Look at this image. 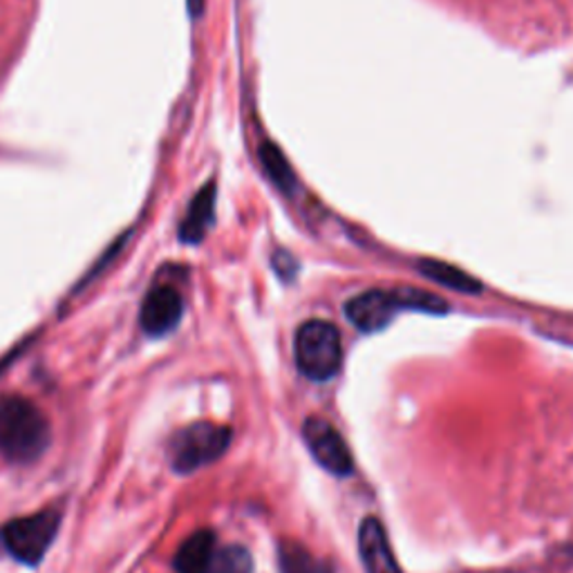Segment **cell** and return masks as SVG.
Here are the masks:
<instances>
[{"mask_svg": "<svg viewBox=\"0 0 573 573\" xmlns=\"http://www.w3.org/2000/svg\"><path fill=\"white\" fill-rule=\"evenodd\" d=\"M48 446L50 425L39 408L23 397L0 399V455L14 463H29Z\"/></svg>", "mask_w": 573, "mask_h": 573, "instance_id": "obj_1", "label": "cell"}, {"mask_svg": "<svg viewBox=\"0 0 573 573\" xmlns=\"http://www.w3.org/2000/svg\"><path fill=\"white\" fill-rule=\"evenodd\" d=\"M296 366L311 381L332 379L343 364L339 330L328 320H307L296 332Z\"/></svg>", "mask_w": 573, "mask_h": 573, "instance_id": "obj_2", "label": "cell"}, {"mask_svg": "<svg viewBox=\"0 0 573 573\" xmlns=\"http://www.w3.org/2000/svg\"><path fill=\"white\" fill-rule=\"evenodd\" d=\"M231 444V428L198 421L179 433L170 442V463L177 473L189 475L202 466L220 459Z\"/></svg>", "mask_w": 573, "mask_h": 573, "instance_id": "obj_3", "label": "cell"}, {"mask_svg": "<svg viewBox=\"0 0 573 573\" xmlns=\"http://www.w3.org/2000/svg\"><path fill=\"white\" fill-rule=\"evenodd\" d=\"M59 524V511L34 513L5 524L3 531H0V540H3L5 551L18 562L39 564L56 537Z\"/></svg>", "mask_w": 573, "mask_h": 573, "instance_id": "obj_4", "label": "cell"}, {"mask_svg": "<svg viewBox=\"0 0 573 573\" xmlns=\"http://www.w3.org/2000/svg\"><path fill=\"white\" fill-rule=\"evenodd\" d=\"M303 440L311 457L336 478H347L354 469L352 453L345 446L339 430L320 417H309L303 425Z\"/></svg>", "mask_w": 573, "mask_h": 573, "instance_id": "obj_5", "label": "cell"}, {"mask_svg": "<svg viewBox=\"0 0 573 573\" xmlns=\"http://www.w3.org/2000/svg\"><path fill=\"white\" fill-rule=\"evenodd\" d=\"M399 309H402V303H399L397 290H392V292L372 290V292L358 294L356 298L345 303L347 320L364 334H374L387 328Z\"/></svg>", "mask_w": 573, "mask_h": 573, "instance_id": "obj_6", "label": "cell"}, {"mask_svg": "<svg viewBox=\"0 0 573 573\" xmlns=\"http://www.w3.org/2000/svg\"><path fill=\"white\" fill-rule=\"evenodd\" d=\"M182 296L170 284H157L141 305V330L149 336H164L177 328L182 318Z\"/></svg>", "mask_w": 573, "mask_h": 573, "instance_id": "obj_7", "label": "cell"}, {"mask_svg": "<svg viewBox=\"0 0 573 573\" xmlns=\"http://www.w3.org/2000/svg\"><path fill=\"white\" fill-rule=\"evenodd\" d=\"M358 553L368 573H402L392 553L383 524L377 518H366L358 529Z\"/></svg>", "mask_w": 573, "mask_h": 573, "instance_id": "obj_8", "label": "cell"}, {"mask_svg": "<svg viewBox=\"0 0 573 573\" xmlns=\"http://www.w3.org/2000/svg\"><path fill=\"white\" fill-rule=\"evenodd\" d=\"M215 182L204 184L195 198L191 200L187 215L182 225H179V238L187 244H198L204 240L208 227L213 225V215H215Z\"/></svg>", "mask_w": 573, "mask_h": 573, "instance_id": "obj_9", "label": "cell"}, {"mask_svg": "<svg viewBox=\"0 0 573 573\" xmlns=\"http://www.w3.org/2000/svg\"><path fill=\"white\" fill-rule=\"evenodd\" d=\"M215 558V535L208 529L195 531L175 556L177 573H206Z\"/></svg>", "mask_w": 573, "mask_h": 573, "instance_id": "obj_10", "label": "cell"}, {"mask_svg": "<svg viewBox=\"0 0 573 573\" xmlns=\"http://www.w3.org/2000/svg\"><path fill=\"white\" fill-rule=\"evenodd\" d=\"M419 271L425 278L435 280V282L448 286V290H455L461 294H480L482 292L480 280H475L473 276H469L466 271H461L448 263H442V260H421Z\"/></svg>", "mask_w": 573, "mask_h": 573, "instance_id": "obj_11", "label": "cell"}, {"mask_svg": "<svg viewBox=\"0 0 573 573\" xmlns=\"http://www.w3.org/2000/svg\"><path fill=\"white\" fill-rule=\"evenodd\" d=\"M278 560L282 573H334L328 562H320L298 543H280Z\"/></svg>", "mask_w": 573, "mask_h": 573, "instance_id": "obj_12", "label": "cell"}, {"mask_svg": "<svg viewBox=\"0 0 573 573\" xmlns=\"http://www.w3.org/2000/svg\"><path fill=\"white\" fill-rule=\"evenodd\" d=\"M260 162L269 175L271 182L282 191V193H294V187H296V175L290 166V162H286L284 153L276 147L273 141H265L260 147Z\"/></svg>", "mask_w": 573, "mask_h": 573, "instance_id": "obj_13", "label": "cell"}, {"mask_svg": "<svg viewBox=\"0 0 573 573\" xmlns=\"http://www.w3.org/2000/svg\"><path fill=\"white\" fill-rule=\"evenodd\" d=\"M206 573H254V558L238 545L215 551V558Z\"/></svg>", "mask_w": 573, "mask_h": 573, "instance_id": "obj_14", "label": "cell"}, {"mask_svg": "<svg viewBox=\"0 0 573 573\" xmlns=\"http://www.w3.org/2000/svg\"><path fill=\"white\" fill-rule=\"evenodd\" d=\"M402 309H421L428 314H444L448 311V303H444L442 298L433 296V294H425L421 290H412V286H404V290H397Z\"/></svg>", "mask_w": 573, "mask_h": 573, "instance_id": "obj_15", "label": "cell"}, {"mask_svg": "<svg viewBox=\"0 0 573 573\" xmlns=\"http://www.w3.org/2000/svg\"><path fill=\"white\" fill-rule=\"evenodd\" d=\"M273 269L282 280H292L298 271V265L286 251H278V254H273Z\"/></svg>", "mask_w": 573, "mask_h": 573, "instance_id": "obj_16", "label": "cell"}, {"mask_svg": "<svg viewBox=\"0 0 573 573\" xmlns=\"http://www.w3.org/2000/svg\"><path fill=\"white\" fill-rule=\"evenodd\" d=\"M189 10L193 16H200L204 12V0H189Z\"/></svg>", "mask_w": 573, "mask_h": 573, "instance_id": "obj_17", "label": "cell"}]
</instances>
